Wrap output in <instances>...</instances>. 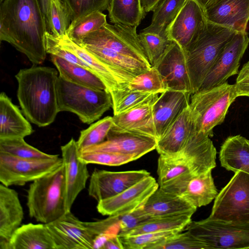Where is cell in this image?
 I'll use <instances>...</instances> for the list:
<instances>
[{
	"label": "cell",
	"mask_w": 249,
	"mask_h": 249,
	"mask_svg": "<svg viewBox=\"0 0 249 249\" xmlns=\"http://www.w3.org/2000/svg\"><path fill=\"white\" fill-rule=\"evenodd\" d=\"M46 18L38 0H3L0 2V40L25 54L34 65L46 57Z\"/></svg>",
	"instance_id": "1"
},
{
	"label": "cell",
	"mask_w": 249,
	"mask_h": 249,
	"mask_svg": "<svg viewBox=\"0 0 249 249\" xmlns=\"http://www.w3.org/2000/svg\"><path fill=\"white\" fill-rule=\"evenodd\" d=\"M58 71L34 66L16 74L17 98L26 119L39 127L53 123L59 112L57 96Z\"/></svg>",
	"instance_id": "2"
},
{
	"label": "cell",
	"mask_w": 249,
	"mask_h": 249,
	"mask_svg": "<svg viewBox=\"0 0 249 249\" xmlns=\"http://www.w3.org/2000/svg\"><path fill=\"white\" fill-rule=\"evenodd\" d=\"M236 33L206 21L197 38L184 51L192 94L198 90L218 55Z\"/></svg>",
	"instance_id": "3"
},
{
	"label": "cell",
	"mask_w": 249,
	"mask_h": 249,
	"mask_svg": "<svg viewBox=\"0 0 249 249\" xmlns=\"http://www.w3.org/2000/svg\"><path fill=\"white\" fill-rule=\"evenodd\" d=\"M63 165L30 185L27 191L29 214L37 222L48 224L67 213L64 198Z\"/></svg>",
	"instance_id": "4"
},
{
	"label": "cell",
	"mask_w": 249,
	"mask_h": 249,
	"mask_svg": "<svg viewBox=\"0 0 249 249\" xmlns=\"http://www.w3.org/2000/svg\"><path fill=\"white\" fill-rule=\"evenodd\" d=\"M237 97L234 85L227 82L192 94L189 107L195 130L213 137V128L223 122L229 108Z\"/></svg>",
	"instance_id": "5"
},
{
	"label": "cell",
	"mask_w": 249,
	"mask_h": 249,
	"mask_svg": "<svg viewBox=\"0 0 249 249\" xmlns=\"http://www.w3.org/2000/svg\"><path fill=\"white\" fill-rule=\"evenodd\" d=\"M57 96L59 112L74 113L81 122L88 124L100 119L112 107L111 95L106 90L77 85L59 76Z\"/></svg>",
	"instance_id": "6"
},
{
	"label": "cell",
	"mask_w": 249,
	"mask_h": 249,
	"mask_svg": "<svg viewBox=\"0 0 249 249\" xmlns=\"http://www.w3.org/2000/svg\"><path fill=\"white\" fill-rule=\"evenodd\" d=\"M185 229L210 249H249V222L213 219L191 221Z\"/></svg>",
	"instance_id": "7"
},
{
	"label": "cell",
	"mask_w": 249,
	"mask_h": 249,
	"mask_svg": "<svg viewBox=\"0 0 249 249\" xmlns=\"http://www.w3.org/2000/svg\"><path fill=\"white\" fill-rule=\"evenodd\" d=\"M209 218L225 221L249 222V174L234 173L218 193Z\"/></svg>",
	"instance_id": "8"
},
{
	"label": "cell",
	"mask_w": 249,
	"mask_h": 249,
	"mask_svg": "<svg viewBox=\"0 0 249 249\" xmlns=\"http://www.w3.org/2000/svg\"><path fill=\"white\" fill-rule=\"evenodd\" d=\"M63 164L62 158L26 159L0 152V182L5 186H23L53 171Z\"/></svg>",
	"instance_id": "9"
},
{
	"label": "cell",
	"mask_w": 249,
	"mask_h": 249,
	"mask_svg": "<svg viewBox=\"0 0 249 249\" xmlns=\"http://www.w3.org/2000/svg\"><path fill=\"white\" fill-rule=\"evenodd\" d=\"M136 28L107 23L98 30L84 37L80 46L88 45L105 47L150 65Z\"/></svg>",
	"instance_id": "10"
},
{
	"label": "cell",
	"mask_w": 249,
	"mask_h": 249,
	"mask_svg": "<svg viewBox=\"0 0 249 249\" xmlns=\"http://www.w3.org/2000/svg\"><path fill=\"white\" fill-rule=\"evenodd\" d=\"M56 38L63 48L84 62L88 69L102 81L106 87V90L111 96L118 91L127 89L129 83L136 76L104 61L85 48L74 43L67 35Z\"/></svg>",
	"instance_id": "11"
},
{
	"label": "cell",
	"mask_w": 249,
	"mask_h": 249,
	"mask_svg": "<svg viewBox=\"0 0 249 249\" xmlns=\"http://www.w3.org/2000/svg\"><path fill=\"white\" fill-rule=\"evenodd\" d=\"M249 44L246 32H236L223 48L204 78L198 90H205L223 84L238 73L240 61Z\"/></svg>",
	"instance_id": "12"
},
{
	"label": "cell",
	"mask_w": 249,
	"mask_h": 249,
	"mask_svg": "<svg viewBox=\"0 0 249 249\" xmlns=\"http://www.w3.org/2000/svg\"><path fill=\"white\" fill-rule=\"evenodd\" d=\"M150 175L144 169L109 171L95 169L90 177L89 195L99 202L120 194Z\"/></svg>",
	"instance_id": "13"
},
{
	"label": "cell",
	"mask_w": 249,
	"mask_h": 249,
	"mask_svg": "<svg viewBox=\"0 0 249 249\" xmlns=\"http://www.w3.org/2000/svg\"><path fill=\"white\" fill-rule=\"evenodd\" d=\"M159 187L151 175L120 194L98 202L97 210L103 215H122L143 206Z\"/></svg>",
	"instance_id": "14"
},
{
	"label": "cell",
	"mask_w": 249,
	"mask_h": 249,
	"mask_svg": "<svg viewBox=\"0 0 249 249\" xmlns=\"http://www.w3.org/2000/svg\"><path fill=\"white\" fill-rule=\"evenodd\" d=\"M157 139L123 130L113 124L103 142L80 152L107 151L131 155L137 160L156 149Z\"/></svg>",
	"instance_id": "15"
},
{
	"label": "cell",
	"mask_w": 249,
	"mask_h": 249,
	"mask_svg": "<svg viewBox=\"0 0 249 249\" xmlns=\"http://www.w3.org/2000/svg\"><path fill=\"white\" fill-rule=\"evenodd\" d=\"M61 150L64 172L65 205L68 212L71 211L76 197L85 188L90 176L87 164L79 159V150L73 138L61 146Z\"/></svg>",
	"instance_id": "16"
},
{
	"label": "cell",
	"mask_w": 249,
	"mask_h": 249,
	"mask_svg": "<svg viewBox=\"0 0 249 249\" xmlns=\"http://www.w3.org/2000/svg\"><path fill=\"white\" fill-rule=\"evenodd\" d=\"M56 249H94V239L85 224L71 211L45 224Z\"/></svg>",
	"instance_id": "17"
},
{
	"label": "cell",
	"mask_w": 249,
	"mask_h": 249,
	"mask_svg": "<svg viewBox=\"0 0 249 249\" xmlns=\"http://www.w3.org/2000/svg\"><path fill=\"white\" fill-rule=\"evenodd\" d=\"M216 150L210 137L196 132L192 125L183 147L175 158L182 160L194 176L212 170L216 166Z\"/></svg>",
	"instance_id": "18"
},
{
	"label": "cell",
	"mask_w": 249,
	"mask_h": 249,
	"mask_svg": "<svg viewBox=\"0 0 249 249\" xmlns=\"http://www.w3.org/2000/svg\"><path fill=\"white\" fill-rule=\"evenodd\" d=\"M206 21L199 4L194 0H187L168 27V37L185 51L197 38Z\"/></svg>",
	"instance_id": "19"
},
{
	"label": "cell",
	"mask_w": 249,
	"mask_h": 249,
	"mask_svg": "<svg viewBox=\"0 0 249 249\" xmlns=\"http://www.w3.org/2000/svg\"><path fill=\"white\" fill-rule=\"evenodd\" d=\"M160 74L167 89L192 94L184 50L173 41L153 66Z\"/></svg>",
	"instance_id": "20"
},
{
	"label": "cell",
	"mask_w": 249,
	"mask_h": 249,
	"mask_svg": "<svg viewBox=\"0 0 249 249\" xmlns=\"http://www.w3.org/2000/svg\"><path fill=\"white\" fill-rule=\"evenodd\" d=\"M206 21L246 32L249 21V0H217L204 10Z\"/></svg>",
	"instance_id": "21"
},
{
	"label": "cell",
	"mask_w": 249,
	"mask_h": 249,
	"mask_svg": "<svg viewBox=\"0 0 249 249\" xmlns=\"http://www.w3.org/2000/svg\"><path fill=\"white\" fill-rule=\"evenodd\" d=\"M191 93L167 89L160 94L153 105V115L157 141L190 104Z\"/></svg>",
	"instance_id": "22"
},
{
	"label": "cell",
	"mask_w": 249,
	"mask_h": 249,
	"mask_svg": "<svg viewBox=\"0 0 249 249\" xmlns=\"http://www.w3.org/2000/svg\"><path fill=\"white\" fill-rule=\"evenodd\" d=\"M23 217V210L17 192L0 183V249H11V238L21 226Z\"/></svg>",
	"instance_id": "23"
},
{
	"label": "cell",
	"mask_w": 249,
	"mask_h": 249,
	"mask_svg": "<svg viewBox=\"0 0 249 249\" xmlns=\"http://www.w3.org/2000/svg\"><path fill=\"white\" fill-rule=\"evenodd\" d=\"M158 98L113 115V124L124 130L156 139L153 105Z\"/></svg>",
	"instance_id": "24"
},
{
	"label": "cell",
	"mask_w": 249,
	"mask_h": 249,
	"mask_svg": "<svg viewBox=\"0 0 249 249\" xmlns=\"http://www.w3.org/2000/svg\"><path fill=\"white\" fill-rule=\"evenodd\" d=\"M191 128L189 106L157 141L156 149L160 156L176 158L186 142Z\"/></svg>",
	"instance_id": "25"
},
{
	"label": "cell",
	"mask_w": 249,
	"mask_h": 249,
	"mask_svg": "<svg viewBox=\"0 0 249 249\" xmlns=\"http://www.w3.org/2000/svg\"><path fill=\"white\" fill-rule=\"evenodd\" d=\"M34 130L18 107L4 92L0 94V138H23Z\"/></svg>",
	"instance_id": "26"
},
{
	"label": "cell",
	"mask_w": 249,
	"mask_h": 249,
	"mask_svg": "<svg viewBox=\"0 0 249 249\" xmlns=\"http://www.w3.org/2000/svg\"><path fill=\"white\" fill-rule=\"evenodd\" d=\"M143 209L147 216L154 217L195 213L197 208L182 196L167 193L159 187L143 205Z\"/></svg>",
	"instance_id": "27"
},
{
	"label": "cell",
	"mask_w": 249,
	"mask_h": 249,
	"mask_svg": "<svg viewBox=\"0 0 249 249\" xmlns=\"http://www.w3.org/2000/svg\"><path fill=\"white\" fill-rule=\"evenodd\" d=\"M11 249H56L45 224L28 223L21 225L10 242Z\"/></svg>",
	"instance_id": "28"
},
{
	"label": "cell",
	"mask_w": 249,
	"mask_h": 249,
	"mask_svg": "<svg viewBox=\"0 0 249 249\" xmlns=\"http://www.w3.org/2000/svg\"><path fill=\"white\" fill-rule=\"evenodd\" d=\"M219 159L228 171L249 174V140L240 135L228 137L221 146Z\"/></svg>",
	"instance_id": "29"
},
{
	"label": "cell",
	"mask_w": 249,
	"mask_h": 249,
	"mask_svg": "<svg viewBox=\"0 0 249 249\" xmlns=\"http://www.w3.org/2000/svg\"><path fill=\"white\" fill-rule=\"evenodd\" d=\"M218 194L210 170L194 176L181 196L197 208L210 203Z\"/></svg>",
	"instance_id": "30"
},
{
	"label": "cell",
	"mask_w": 249,
	"mask_h": 249,
	"mask_svg": "<svg viewBox=\"0 0 249 249\" xmlns=\"http://www.w3.org/2000/svg\"><path fill=\"white\" fill-rule=\"evenodd\" d=\"M59 76L72 83L97 89L106 90L102 81L91 71L61 58L51 55Z\"/></svg>",
	"instance_id": "31"
},
{
	"label": "cell",
	"mask_w": 249,
	"mask_h": 249,
	"mask_svg": "<svg viewBox=\"0 0 249 249\" xmlns=\"http://www.w3.org/2000/svg\"><path fill=\"white\" fill-rule=\"evenodd\" d=\"M194 212L151 217L138 227L119 236H131L152 232L178 230L182 231L192 221Z\"/></svg>",
	"instance_id": "32"
},
{
	"label": "cell",
	"mask_w": 249,
	"mask_h": 249,
	"mask_svg": "<svg viewBox=\"0 0 249 249\" xmlns=\"http://www.w3.org/2000/svg\"><path fill=\"white\" fill-rule=\"evenodd\" d=\"M107 10L111 23L136 28L146 15L140 0H110Z\"/></svg>",
	"instance_id": "33"
},
{
	"label": "cell",
	"mask_w": 249,
	"mask_h": 249,
	"mask_svg": "<svg viewBox=\"0 0 249 249\" xmlns=\"http://www.w3.org/2000/svg\"><path fill=\"white\" fill-rule=\"evenodd\" d=\"M96 56L111 65L137 75L149 70L152 67L135 58L97 46H81Z\"/></svg>",
	"instance_id": "34"
},
{
	"label": "cell",
	"mask_w": 249,
	"mask_h": 249,
	"mask_svg": "<svg viewBox=\"0 0 249 249\" xmlns=\"http://www.w3.org/2000/svg\"><path fill=\"white\" fill-rule=\"evenodd\" d=\"M186 0H162L153 11L151 24L142 30L157 33H168V27Z\"/></svg>",
	"instance_id": "35"
},
{
	"label": "cell",
	"mask_w": 249,
	"mask_h": 249,
	"mask_svg": "<svg viewBox=\"0 0 249 249\" xmlns=\"http://www.w3.org/2000/svg\"><path fill=\"white\" fill-rule=\"evenodd\" d=\"M46 20L50 33L55 37L67 35L71 21V15L63 0H50Z\"/></svg>",
	"instance_id": "36"
},
{
	"label": "cell",
	"mask_w": 249,
	"mask_h": 249,
	"mask_svg": "<svg viewBox=\"0 0 249 249\" xmlns=\"http://www.w3.org/2000/svg\"><path fill=\"white\" fill-rule=\"evenodd\" d=\"M107 23V15L96 11L71 22L67 33L68 37L78 45L88 34L98 30Z\"/></svg>",
	"instance_id": "37"
},
{
	"label": "cell",
	"mask_w": 249,
	"mask_h": 249,
	"mask_svg": "<svg viewBox=\"0 0 249 249\" xmlns=\"http://www.w3.org/2000/svg\"><path fill=\"white\" fill-rule=\"evenodd\" d=\"M138 35L151 67L156 63L173 42L169 39L168 33H157L142 30Z\"/></svg>",
	"instance_id": "38"
},
{
	"label": "cell",
	"mask_w": 249,
	"mask_h": 249,
	"mask_svg": "<svg viewBox=\"0 0 249 249\" xmlns=\"http://www.w3.org/2000/svg\"><path fill=\"white\" fill-rule=\"evenodd\" d=\"M0 152L26 159H52L59 156L44 153L29 144L21 137L0 138Z\"/></svg>",
	"instance_id": "39"
},
{
	"label": "cell",
	"mask_w": 249,
	"mask_h": 249,
	"mask_svg": "<svg viewBox=\"0 0 249 249\" xmlns=\"http://www.w3.org/2000/svg\"><path fill=\"white\" fill-rule=\"evenodd\" d=\"M113 124V117L107 116L81 131L76 141L79 151L105 141Z\"/></svg>",
	"instance_id": "40"
},
{
	"label": "cell",
	"mask_w": 249,
	"mask_h": 249,
	"mask_svg": "<svg viewBox=\"0 0 249 249\" xmlns=\"http://www.w3.org/2000/svg\"><path fill=\"white\" fill-rule=\"evenodd\" d=\"M159 94L132 90L128 89L116 92L112 96L114 115L121 113L142 104L156 99Z\"/></svg>",
	"instance_id": "41"
},
{
	"label": "cell",
	"mask_w": 249,
	"mask_h": 249,
	"mask_svg": "<svg viewBox=\"0 0 249 249\" xmlns=\"http://www.w3.org/2000/svg\"><path fill=\"white\" fill-rule=\"evenodd\" d=\"M127 89L159 94L167 90L160 74L154 67L136 75L129 83Z\"/></svg>",
	"instance_id": "42"
},
{
	"label": "cell",
	"mask_w": 249,
	"mask_h": 249,
	"mask_svg": "<svg viewBox=\"0 0 249 249\" xmlns=\"http://www.w3.org/2000/svg\"><path fill=\"white\" fill-rule=\"evenodd\" d=\"M147 249H210L188 231L177 233L149 246Z\"/></svg>",
	"instance_id": "43"
},
{
	"label": "cell",
	"mask_w": 249,
	"mask_h": 249,
	"mask_svg": "<svg viewBox=\"0 0 249 249\" xmlns=\"http://www.w3.org/2000/svg\"><path fill=\"white\" fill-rule=\"evenodd\" d=\"M188 173L191 172L185 162L181 159L160 155L157 167L159 187Z\"/></svg>",
	"instance_id": "44"
},
{
	"label": "cell",
	"mask_w": 249,
	"mask_h": 249,
	"mask_svg": "<svg viewBox=\"0 0 249 249\" xmlns=\"http://www.w3.org/2000/svg\"><path fill=\"white\" fill-rule=\"evenodd\" d=\"M80 160L86 164L119 166L137 159L134 157L117 152L107 151L80 152Z\"/></svg>",
	"instance_id": "45"
},
{
	"label": "cell",
	"mask_w": 249,
	"mask_h": 249,
	"mask_svg": "<svg viewBox=\"0 0 249 249\" xmlns=\"http://www.w3.org/2000/svg\"><path fill=\"white\" fill-rule=\"evenodd\" d=\"M180 232L181 231L173 230L146 232L131 236H119L124 249H147L153 244Z\"/></svg>",
	"instance_id": "46"
},
{
	"label": "cell",
	"mask_w": 249,
	"mask_h": 249,
	"mask_svg": "<svg viewBox=\"0 0 249 249\" xmlns=\"http://www.w3.org/2000/svg\"><path fill=\"white\" fill-rule=\"evenodd\" d=\"M71 15V22L96 11L107 10L110 0H63Z\"/></svg>",
	"instance_id": "47"
},
{
	"label": "cell",
	"mask_w": 249,
	"mask_h": 249,
	"mask_svg": "<svg viewBox=\"0 0 249 249\" xmlns=\"http://www.w3.org/2000/svg\"><path fill=\"white\" fill-rule=\"evenodd\" d=\"M45 41L46 51L47 53L58 56L89 70L84 62L75 54L63 48L59 44L57 39L49 32L45 34Z\"/></svg>",
	"instance_id": "48"
},
{
	"label": "cell",
	"mask_w": 249,
	"mask_h": 249,
	"mask_svg": "<svg viewBox=\"0 0 249 249\" xmlns=\"http://www.w3.org/2000/svg\"><path fill=\"white\" fill-rule=\"evenodd\" d=\"M149 217L144 213L143 206L129 213L120 215V231L118 234L126 232L146 221Z\"/></svg>",
	"instance_id": "49"
},
{
	"label": "cell",
	"mask_w": 249,
	"mask_h": 249,
	"mask_svg": "<svg viewBox=\"0 0 249 249\" xmlns=\"http://www.w3.org/2000/svg\"><path fill=\"white\" fill-rule=\"evenodd\" d=\"M194 176L191 173H188L164 184L159 187L167 193L181 196L185 190L189 181Z\"/></svg>",
	"instance_id": "50"
},
{
	"label": "cell",
	"mask_w": 249,
	"mask_h": 249,
	"mask_svg": "<svg viewBox=\"0 0 249 249\" xmlns=\"http://www.w3.org/2000/svg\"><path fill=\"white\" fill-rule=\"evenodd\" d=\"M234 85L238 97H249V60L243 66Z\"/></svg>",
	"instance_id": "51"
},
{
	"label": "cell",
	"mask_w": 249,
	"mask_h": 249,
	"mask_svg": "<svg viewBox=\"0 0 249 249\" xmlns=\"http://www.w3.org/2000/svg\"><path fill=\"white\" fill-rule=\"evenodd\" d=\"M102 249H124L119 235L109 238L105 243Z\"/></svg>",
	"instance_id": "52"
},
{
	"label": "cell",
	"mask_w": 249,
	"mask_h": 249,
	"mask_svg": "<svg viewBox=\"0 0 249 249\" xmlns=\"http://www.w3.org/2000/svg\"><path fill=\"white\" fill-rule=\"evenodd\" d=\"M142 8L145 14L153 11L162 0H140Z\"/></svg>",
	"instance_id": "53"
},
{
	"label": "cell",
	"mask_w": 249,
	"mask_h": 249,
	"mask_svg": "<svg viewBox=\"0 0 249 249\" xmlns=\"http://www.w3.org/2000/svg\"><path fill=\"white\" fill-rule=\"evenodd\" d=\"M50 0H38L42 11L46 18L48 12Z\"/></svg>",
	"instance_id": "54"
},
{
	"label": "cell",
	"mask_w": 249,
	"mask_h": 249,
	"mask_svg": "<svg viewBox=\"0 0 249 249\" xmlns=\"http://www.w3.org/2000/svg\"><path fill=\"white\" fill-rule=\"evenodd\" d=\"M204 10L217 0H194Z\"/></svg>",
	"instance_id": "55"
},
{
	"label": "cell",
	"mask_w": 249,
	"mask_h": 249,
	"mask_svg": "<svg viewBox=\"0 0 249 249\" xmlns=\"http://www.w3.org/2000/svg\"><path fill=\"white\" fill-rule=\"evenodd\" d=\"M3 0H0V2H1Z\"/></svg>",
	"instance_id": "56"
}]
</instances>
